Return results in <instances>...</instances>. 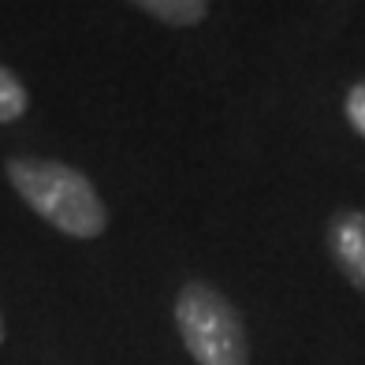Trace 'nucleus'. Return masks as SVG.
Masks as SVG:
<instances>
[{"mask_svg": "<svg viewBox=\"0 0 365 365\" xmlns=\"http://www.w3.org/2000/svg\"><path fill=\"white\" fill-rule=\"evenodd\" d=\"M4 175L19 202L68 239H101L108 231V205L86 172L48 157H8Z\"/></svg>", "mask_w": 365, "mask_h": 365, "instance_id": "f257e3e1", "label": "nucleus"}, {"mask_svg": "<svg viewBox=\"0 0 365 365\" xmlns=\"http://www.w3.org/2000/svg\"><path fill=\"white\" fill-rule=\"evenodd\" d=\"M175 331L197 365H250V336L235 302L205 279H187L175 294Z\"/></svg>", "mask_w": 365, "mask_h": 365, "instance_id": "f03ea898", "label": "nucleus"}, {"mask_svg": "<svg viewBox=\"0 0 365 365\" xmlns=\"http://www.w3.org/2000/svg\"><path fill=\"white\" fill-rule=\"evenodd\" d=\"M324 242H328V254H331V261H336L339 276L358 294H365V209L331 212Z\"/></svg>", "mask_w": 365, "mask_h": 365, "instance_id": "7ed1b4c3", "label": "nucleus"}, {"mask_svg": "<svg viewBox=\"0 0 365 365\" xmlns=\"http://www.w3.org/2000/svg\"><path fill=\"white\" fill-rule=\"evenodd\" d=\"M127 4L164 26H197L209 19V8H212L209 0H127Z\"/></svg>", "mask_w": 365, "mask_h": 365, "instance_id": "20e7f679", "label": "nucleus"}, {"mask_svg": "<svg viewBox=\"0 0 365 365\" xmlns=\"http://www.w3.org/2000/svg\"><path fill=\"white\" fill-rule=\"evenodd\" d=\"M26 112H30V90L23 86V78L11 68L0 63V127L19 123Z\"/></svg>", "mask_w": 365, "mask_h": 365, "instance_id": "39448f33", "label": "nucleus"}, {"mask_svg": "<svg viewBox=\"0 0 365 365\" xmlns=\"http://www.w3.org/2000/svg\"><path fill=\"white\" fill-rule=\"evenodd\" d=\"M343 115H346V123L354 127V135L365 138V78L354 82V86L346 90V97H343Z\"/></svg>", "mask_w": 365, "mask_h": 365, "instance_id": "423d86ee", "label": "nucleus"}, {"mask_svg": "<svg viewBox=\"0 0 365 365\" xmlns=\"http://www.w3.org/2000/svg\"><path fill=\"white\" fill-rule=\"evenodd\" d=\"M4 336H8V328H4V313H0V343H4Z\"/></svg>", "mask_w": 365, "mask_h": 365, "instance_id": "0eeeda50", "label": "nucleus"}]
</instances>
